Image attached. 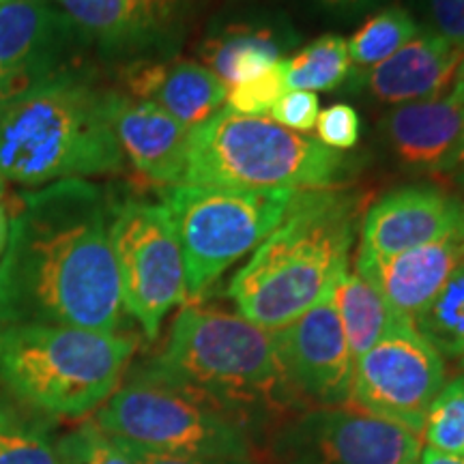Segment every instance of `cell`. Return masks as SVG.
Instances as JSON below:
<instances>
[{"instance_id": "obj_28", "label": "cell", "mask_w": 464, "mask_h": 464, "mask_svg": "<svg viewBox=\"0 0 464 464\" xmlns=\"http://www.w3.org/2000/svg\"><path fill=\"white\" fill-rule=\"evenodd\" d=\"M61 464H133L116 440L95 420L80 423L54 445Z\"/></svg>"}, {"instance_id": "obj_37", "label": "cell", "mask_w": 464, "mask_h": 464, "mask_svg": "<svg viewBox=\"0 0 464 464\" xmlns=\"http://www.w3.org/2000/svg\"><path fill=\"white\" fill-rule=\"evenodd\" d=\"M9 224H11V216L7 207L0 202V258H3L5 249H7V243H9Z\"/></svg>"}, {"instance_id": "obj_9", "label": "cell", "mask_w": 464, "mask_h": 464, "mask_svg": "<svg viewBox=\"0 0 464 464\" xmlns=\"http://www.w3.org/2000/svg\"><path fill=\"white\" fill-rule=\"evenodd\" d=\"M123 307L155 340L172 307L188 304L181 243L164 205L125 200L110 224Z\"/></svg>"}, {"instance_id": "obj_22", "label": "cell", "mask_w": 464, "mask_h": 464, "mask_svg": "<svg viewBox=\"0 0 464 464\" xmlns=\"http://www.w3.org/2000/svg\"><path fill=\"white\" fill-rule=\"evenodd\" d=\"M334 304L338 310L348 351L355 362L396 324L409 323L393 314L379 290L355 271L353 274L346 271L340 277L338 286L334 290Z\"/></svg>"}, {"instance_id": "obj_33", "label": "cell", "mask_w": 464, "mask_h": 464, "mask_svg": "<svg viewBox=\"0 0 464 464\" xmlns=\"http://www.w3.org/2000/svg\"><path fill=\"white\" fill-rule=\"evenodd\" d=\"M420 7L426 31L464 50V0H420Z\"/></svg>"}, {"instance_id": "obj_43", "label": "cell", "mask_w": 464, "mask_h": 464, "mask_svg": "<svg viewBox=\"0 0 464 464\" xmlns=\"http://www.w3.org/2000/svg\"><path fill=\"white\" fill-rule=\"evenodd\" d=\"M462 365H464V359H462Z\"/></svg>"}, {"instance_id": "obj_39", "label": "cell", "mask_w": 464, "mask_h": 464, "mask_svg": "<svg viewBox=\"0 0 464 464\" xmlns=\"http://www.w3.org/2000/svg\"><path fill=\"white\" fill-rule=\"evenodd\" d=\"M460 82H462V86H464V80H460ZM460 168H464V131H462V140H460V147H458V150H456L454 170H451V172L460 170Z\"/></svg>"}, {"instance_id": "obj_38", "label": "cell", "mask_w": 464, "mask_h": 464, "mask_svg": "<svg viewBox=\"0 0 464 464\" xmlns=\"http://www.w3.org/2000/svg\"><path fill=\"white\" fill-rule=\"evenodd\" d=\"M451 181H454V194L458 196V200H460V205L464 208V168L451 172Z\"/></svg>"}, {"instance_id": "obj_4", "label": "cell", "mask_w": 464, "mask_h": 464, "mask_svg": "<svg viewBox=\"0 0 464 464\" xmlns=\"http://www.w3.org/2000/svg\"><path fill=\"white\" fill-rule=\"evenodd\" d=\"M149 365L216 400L252 434L307 411L284 372L274 334L218 307L185 305Z\"/></svg>"}, {"instance_id": "obj_35", "label": "cell", "mask_w": 464, "mask_h": 464, "mask_svg": "<svg viewBox=\"0 0 464 464\" xmlns=\"http://www.w3.org/2000/svg\"><path fill=\"white\" fill-rule=\"evenodd\" d=\"M417 464H464V458L462 456L443 454V451H437V450L428 448L420 456V462H417Z\"/></svg>"}, {"instance_id": "obj_16", "label": "cell", "mask_w": 464, "mask_h": 464, "mask_svg": "<svg viewBox=\"0 0 464 464\" xmlns=\"http://www.w3.org/2000/svg\"><path fill=\"white\" fill-rule=\"evenodd\" d=\"M462 260L464 237L451 235L392 256L357 249L355 274L379 290L393 314L415 324Z\"/></svg>"}, {"instance_id": "obj_13", "label": "cell", "mask_w": 464, "mask_h": 464, "mask_svg": "<svg viewBox=\"0 0 464 464\" xmlns=\"http://www.w3.org/2000/svg\"><path fill=\"white\" fill-rule=\"evenodd\" d=\"M271 334L284 372L307 409L348 404L355 359L348 351L334 295Z\"/></svg>"}, {"instance_id": "obj_10", "label": "cell", "mask_w": 464, "mask_h": 464, "mask_svg": "<svg viewBox=\"0 0 464 464\" xmlns=\"http://www.w3.org/2000/svg\"><path fill=\"white\" fill-rule=\"evenodd\" d=\"M443 385V355L413 323H400L355 362L348 406L421 437Z\"/></svg>"}, {"instance_id": "obj_26", "label": "cell", "mask_w": 464, "mask_h": 464, "mask_svg": "<svg viewBox=\"0 0 464 464\" xmlns=\"http://www.w3.org/2000/svg\"><path fill=\"white\" fill-rule=\"evenodd\" d=\"M0 464H61L44 428L0 396Z\"/></svg>"}, {"instance_id": "obj_34", "label": "cell", "mask_w": 464, "mask_h": 464, "mask_svg": "<svg viewBox=\"0 0 464 464\" xmlns=\"http://www.w3.org/2000/svg\"><path fill=\"white\" fill-rule=\"evenodd\" d=\"M119 443V440H116ZM125 450V454L131 458L133 464H258L254 458H196V456H170L158 454V451H149L133 448V445L119 443Z\"/></svg>"}, {"instance_id": "obj_7", "label": "cell", "mask_w": 464, "mask_h": 464, "mask_svg": "<svg viewBox=\"0 0 464 464\" xmlns=\"http://www.w3.org/2000/svg\"><path fill=\"white\" fill-rule=\"evenodd\" d=\"M92 420L119 443L158 454L254 458V434L239 417L150 365L116 387Z\"/></svg>"}, {"instance_id": "obj_1", "label": "cell", "mask_w": 464, "mask_h": 464, "mask_svg": "<svg viewBox=\"0 0 464 464\" xmlns=\"http://www.w3.org/2000/svg\"><path fill=\"white\" fill-rule=\"evenodd\" d=\"M114 207L86 179L20 196L0 258V323L114 334L123 316L110 224Z\"/></svg>"}, {"instance_id": "obj_31", "label": "cell", "mask_w": 464, "mask_h": 464, "mask_svg": "<svg viewBox=\"0 0 464 464\" xmlns=\"http://www.w3.org/2000/svg\"><path fill=\"white\" fill-rule=\"evenodd\" d=\"M314 127L318 140L340 153L355 149L359 136H362V119H359L357 110L348 103H334L323 110Z\"/></svg>"}, {"instance_id": "obj_25", "label": "cell", "mask_w": 464, "mask_h": 464, "mask_svg": "<svg viewBox=\"0 0 464 464\" xmlns=\"http://www.w3.org/2000/svg\"><path fill=\"white\" fill-rule=\"evenodd\" d=\"M415 329L445 357H464V260L440 288Z\"/></svg>"}, {"instance_id": "obj_6", "label": "cell", "mask_w": 464, "mask_h": 464, "mask_svg": "<svg viewBox=\"0 0 464 464\" xmlns=\"http://www.w3.org/2000/svg\"><path fill=\"white\" fill-rule=\"evenodd\" d=\"M351 170L344 153L266 116L218 110L189 130L179 185L211 189H327Z\"/></svg>"}, {"instance_id": "obj_17", "label": "cell", "mask_w": 464, "mask_h": 464, "mask_svg": "<svg viewBox=\"0 0 464 464\" xmlns=\"http://www.w3.org/2000/svg\"><path fill=\"white\" fill-rule=\"evenodd\" d=\"M123 92L164 110L188 130L205 123L226 102V84L188 58H138L121 73Z\"/></svg>"}, {"instance_id": "obj_3", "label": "cell", "mask_w": 464, "mask_h": 464, "mask_svg": "<svg viewBox=\"0 0 464 464\" xmlns=\"http://www.w3.org/2000/svg\"><path fill=\"white\" fill-rule=\"evenodd\" d=\"M114 89L86 67L0 97V174L44 188L67 179L119 174L123 150L112 127Z\"/></svg>"}, {"instance_id": "obj_5", "label": "cell", "mask_w": 464, "mask_h": 464, "mask_svg": "<svg viewBox=\"0 0 464 464\" xmlns=\"http://www.w3.org/2000/svg\"><path fill=\"white\" fill-rule=\"evenodd\" d=\"M136 338L78 327L0 323V385L39 413L78 420L121 385Z\"/></svg>"}, {"instance_id": "obj_21", "label": "cell", "mask_w": 464, "mask_h": 464, "mask_svg": "<svg viewBox=\"0 0 464 464\" xmlns=\"http://www.w3.org/2000/svg\"><path fill=\"white\" fill-rule=\"evenodd\" d=\"M58 5L91 48L106 58H125L158 50L131 0H52Z\"/></svg>"}, {"instance_id": "obj_30", "label": "cell", "mask_w": 464, "mask_h": 464, "mask_svg": "<svg viewBox=\"0 0 464 464\" xmlns=\"http://www.w3.org/2000/svg\"><path fill=\"white\" fill-rule=\"evenodd\" d=\"M131 5L155 42V48L166 50L181 31L194 0H131Z\"/></svg>"}, {"instance_id": "obj_12", "label": "cell", "mask_w": 464, "mask_h": 464, "mask_svg": "<svg viewBox=\"0 0 464 464\" xmlns=\"http://www.w3.org/2000/svg\"><path fill=\"white\" fill-rule=\"evenodd\" d=\"M86 39L52 0L0 3V97L84 67Z\"/></svg>"}, {"instance_id": "obj_2", "label": "cell", "mask_w": 464, "mask_h": 464, "mask_svg": "<svg viewBox=\"0 0 464 464\" xmlns=\"http://www.w3.org/2000/svg\"><path fill=\"white\" fill-rule=\"evenodd\" d=\"M363 205L362 194L344 188L297 191L282 222L228 284L237 314L276 332L334 295L348 271Z\"/></svg>"}, {"instance_id": "obj_19", "label": "cell", "mask_w": 464, "mask_h": 464, "mask_svg": "<svg viewBox=\"0 0 464 464\" xmlns=\"http://www.w3.org/2000/svg\"><path fill=\"white\" fill-rule=\"evenodd\" d=\"M112 127L123 158L150 183L179 185L189 130L153 103L114 91Z\"/></svg>"}, {"instance_id": "obj_8", "label": "cell", "mask_w": 464, "mask_h": 464, "mask_svg": "<svg viewBox=\"0 0 464 464\" xmlns=\"http://www.w3.org/2000/svg\"><path fill=\"white\" fill-rule=\"evenodd\" d=\"M297 189H211L172 185L164 205L181 243L188 304H198L232 265L286 216Z\"/></svg>"}, {"instance_id": "obj_32", "label": "cell", "mask_w": 464, "mask_h": 464, "mask_svg": "<svg viewBox=\"0 0 464 464\" xmlns=\"http://www.w3.org/2000/svg\"><path fill=\"white\" fill-rule=\"evenodd\" d=\"M269 114L277 125L286 127L290 131L305 133L314 130L318 114H321V103H318L316 92L286 91Z\"/></svg>"}, {"instance_id": "obj_20", "label": "cell", "mask_w": 464, "mask_h": 464, "mask_svg": "<svg viewBox=\"0 0 464 464\" xmlns=\"http://www.w3.org/2000/svg\"><path fill=\"white\" fill-rule=\"evenodd\" d=\"M299 37L288 26L263 20H239L213 28L202 39L198 54L202 65L211 69L230 86L246 82L286 58Z\"/></svg>"}, {"instance_id": "obj_24", "label": "cell", "mask_w": 464, "mask_h": 464, "mask_svg": "<svg viewBox=\"0 0 464 464\" xmlns=\"http://www.w3.org/2000/svg\"><path fill=\"white\" fill-rule=\"evenodd\" d=\"M420 33L421 28L411 11L402 7L381 9L379 14L368 17L351 39H346L348 56L359 72L372 69L402 50Z\"/></svg>"}, {"instance_id": "obj_29", "label": "cell", "mask_w": 464, "mask_h": 464, "mask_svg": "<svg viewBox=\"0 0 464 464\" xmlns=\"http://www.w3.org/2000/svg\"><path fill=\"white\" fill-rule=\"evenodd\" d=\"M286 80H284V61L277 65L269 67L266 72L254 75V78L246 80L230 86L226 92V102L228 108L239 114L247 116H263L271 112L277 100L286 92Z\"/></svg>"}, {"instance_id": "obj_23", "label": "cell", "mask_w": 464, "mask_h": 464, "mask_svg": "<svg viewBox=\"0 0 464 464\" xmlns=\"http://www.w3.org/2000/svg\"><path fill=\"white\" fill-rule=\"evenodd\" d=\"M351 56L346 39L340 34H323L284 58V80L288 91H334L351 75Z\"/></svg>"}, {"instance_id": "obj_36", "label": "cell", "mask_w": 464, "mask_h": 464, "mask_svg": "<svg viewBox=\"0 0 464 464\" xmlns=\"http://www.w3.org/2000/svg\"><path fill=\"white\" fill-rule=\"evenodd\" d=\"M323 5L332 9H342V11H357V9H368L374 7V5L382 3V0H321Z\"/></svg>"}, {"instance_id": "obj_40", "label": "cell", "mask_w": 464, "mask_h": 464, "mask_svg": "<svg viewBox=\"0 0 464 464\" xmlns=\"http://www.w3.org/2000/svg\"><path fill=\"white\" fill-rule=\"evenodd\" d=\"M456 80H458V82H460V80H464V56H462V61H460V67H458V72H456Z\"/></svg>"}, {"instance_id": "obj_27", "label": "cell", "mask_w": 464, "mask_h": 464, "mask_svg": "<svg viewBox=\"0 0 464 464\" xmlns=\"http://www.w3.org/2000/svg\"><path fill=\"white\" fill-rule=\"evenodd\" d=\"M421 434L430 450L464 458V376L440 387Z\"/></svg>"}, {"instance_id": "obj_41", "label": "cell", "mask_w": 464, "mask_h": 464, "mask_svg": "<svg viewBox=\"0 0 464 464\" xmlns=\"http://www.w3.org/2000/svg\"><path fill=\"white\" fill-rule=\"evenodd\" d=\"M5 179H3V174H0V198H3V194H5Z\"/></svg>"}, {"instance_id": "obj_11", "label": "cell", "mask_w": 464, "mask_h": 464, "mask_svg": "<svg viewBox=\"0 0 464 464\" xmlns=\"http://www.w3.org/2000/svg\"><path fill=\"white\" fill-rule=\"evenodd\" d=\"M421 440L353 406H314L269 432L265 464H417Z\"/></svg>"}, {"instance_id": "obj_14", "label": "cell", "mask_w": 464, "mask_h": 464, "mask_svg": "<svg viewBox=\"0 0 464 464\" xmlns=\"http://www.w3.org/2000/svg\"><path fill=\"white\" fill-rule=\"evenodd\" d=\"M451 235L464 237V208L454 191L437 185H406L365 208L357 249L392 256Z\"/></svg>"}, {"instance_id": "obj_18", "label": "cell", "mask_w": 464, "mask_h": 464, "mask_svg": "<svg viewBox=\"0 0 464 464\" xmlns=\"http://www.w3.org/2000/svg\"><path fill=\"white\" fill-rule=\"evenodd\" d=\"M462 56L464 50L439 34L421 31L381 65L357 72L355 89L390 106L432 100L456 80Z\"/></svg>"}, {"instance_id": "obj_15", "label": "cell", "mask_w": 464, "mask_h": 464, "mask_svg": "<svg viewBox=\"0 0 464 464\" xmlns=\"http://www.w3.org/2000/svg\"><path fill=\"white\" fill-rule=\"evenodd\" d=\"M464 131V86L432 100L402 103L382 119L387 149L404 170L451 174Z\"/></svg>"}, {"instance_id": "obj_42", "label": "cell", "mask_w": 464, "mask_h": 464, "mask_svg": "<svg viewBox=\"0 0 464 464\" xmlns=\"http://www.w3.org/2000/svg\"><path fill=\"white\" fill-rule=\"evenodd\" d=\"M0 3H7V0H0Z\"/></svg>"}]
</instances>
